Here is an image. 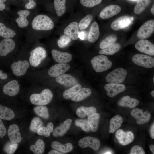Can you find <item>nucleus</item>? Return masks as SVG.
Masks as SVG:
<instances>
[{
    "label": "nucleus",
    "instance_id": "obj_1",
    "mask_svg": "<svg viewBox=\"0 0 154 154\" xmlns=\"http://www.w3.org/2000/svg\"><path fill=\"white\" fill-rule=\"evenodd\" d=\"M54 23L52 19L47 16L40 15L36 16L33 19L32 28L37 30H50L54 27Z\"/></svg>",
    "mask_w": 154,
    "mask_h": 154
},
{
    "label": "nucleus",
    "instance_id": "obj_2",
    "mask_svg": "<svg viewBox=\"0 0 154 154\" xmlns=\"http://www.w3.org/2000/svg\"><path fill=\"white\" fill-rule=\"evenodd\" d=\"M53 97L51 91L48 89L43 90L40 94L34 93L30 96L31 103L34 105H45L49 104Z\"/></svg>",
    "mask_w": 154,
    "mask_h": 154
},
{
    "label": "nucleus",
    "instance_id": "obj_3",
    "mask_svg": "<svg viewBox=\"0 0 154 154\" xmlns=\"http://www.w3.org/2000/svg\"><path fill=\"white\" fill-rule=\"evenodd\" d=\"M94 70L96 72H102L110 68L112 66V62L108 57L103 55L96 56L91 61Z\"/></svg>",
    "mask_w": 154,
    "mask_h": 154
},
{
    "label": "nucleus",
    "instance_id": "obj_4",
    "mask_svg": "<svg viewBox=\"0 0 154 154\" xmlns=\"http://www.w3.org/2000/svg\"><path fill=\"white\" fill-rule=\"evenodd\" d=\"M46 52L44 48L42 47H37L30 52L29 64L33 67H37L46 58Z\"/></svg>",
    "mask_w": 154,
    "mask_h": 154
},
{
    "label": "nucleus",
    "instance_id": "obj_5",
    "mask_svg": "<svg viewBox=\"0 0 154 154\" xmlns=\"http://www.w3.org/2000/svg\"><path fill=\"white\" fill-rule=\"evenodd\" d=\"M127 72L122 68H117L108 74L105 77L106 81L109 83L120 84L124 80Z\"/></svg>",
    "mask_w": 154,
    "mask_h": 154
},
{
    "label": "nucleus",
    "instance_id": "obj_6",
    "mask_svg": "<svg viewBox=\"0 0 154 154\" xmlns=\"http://www.w3.org/2000/svg\"><path fill=\"white\" fill-rule=\"evenodd\" d=\"M154 31V20L146 21L139 29L137 36L140 39H145L150 37Z\"/></svg>",
    "mask_w": 154,
    "mask_h": 154
},
{
    "label": "nucleus",
    "instance_id": "obj_7",
    "mask_svg": "<svg viewBox=\"0 0 154 154\" xmlns=\"http://www.w3.org/2000/svg\"><path fill=\"white\" fill-rule=\"evenodd\" d=\"M132 60L135 64L145 68H151L154 66V58L146 55H135L132 58Z\"/></svg>",
    "mask_w": 154,
    "mask_h": 154
},
{
    "label": "nucleus",
    "instance_id": "obj_8",
    "mask_svg": "<svg viewBox=\"0 0 154 154\" xmlns=\"http://www.w3.org/2000/svg\"><path fill=\"white\" fill-rule=\"evenodd\" d=\"M131 115L136 120L137 123L142 125L148 122L151 118V114L148 111L143 112V110L138 108L133 109L131 112Z\"/></svg>",
    "mask_w": 154,
    "mask_h": 154
},
{
    "label": "nucleus",
    "instance_id": "obj_9",
    "mask_svg": "<svg viewBox=\"0 0 154 154\" xmlns=\"http://www.w3.org/2000/svg\"><path fill=\"white\" fill-rule=\"evenodd\" d=\"M115 135L119 143L123 146L130 144L134 139V135L132 132L129 131L125 132L121 129L117 130Z\"/></svg>",
    "mask_w": 154,
    "mask_h": 154
},
{
    "label": "nucleus",
    "instance_id": "obj_10",
    "mask_svg": "<svg viewBox=\"0 0 154 154\" xmlns=\"http://www.w3.org/2000/svg\"><path fill=\"white\" fill-rule=\"evenodd\" d=\"M81 147L85 148L89 147L94 151L97 150L100 145L99 140L96 138L90 136L85 137L80 139L78 142Z\"/></svg>",
    "mask_w": 154,
    "mask_h": 154
},
{
    "label": "nucleus",
    "instance_id": "obj_11",
    "mask_svg": "<svg viewBox=\"0 0 154 154\" xmlns=\"http://www.w3.org/2000/svg\"><path fill=\"white\" fill-rule=\"evenodd\" d=\"M29 66V63L27 60H19L13 62L11 68L13 74L19 76L24 75Z\"/></svg>",
    "mask_w": 154,
    "mask_h": 154
},
{
    "label": "nucleus",
    "instance_id": "obj_12",
    "mask_svg": "<svg viewBox=\"0 0 154 154\" xmlns=\"http://www.w3.org/2000/svg\"><path fill=\"white\" fill-rule=\"evenodd\" d=\"M135 47L141 52L150 55H154V45L147 40L142 39L139 41L135 44Z\"/></svg>",
    "mask_w": 154,
    "mask_h": 154
},
{
    "label": "nucleus",
    "instance_id": "obj_13",
    "mask_svg": "<svg viewBox=\"0 0 154 154\" xmlns=\"http://www.w3.org/2000/svg\"><path fill=\"white\" fill-rule=\"evenodd\" d=\"M132 19V17L129 16H121L116 19L112 23L111 28L115 31L120 30L128 26Z\"/></svg>",
    "mask_w": 154,
    "mask_h": 154
},
{
    "label": "nucleus",
    "instance_id": "obj_14",
    "mask_svg": "<svg viewBox=\"0 0 154 154\" xmlns=\"http://www.w3.org/2000/svg\"><path fill=\"white\" fill-rule=\"evenodd\" d=\"M104 89L107 92V95L110 97H113L126 89L125 86L123 84L108 83L104 86Z\"/></svg>",
    "mask_w": 154,
    "mask_h": 154
},
{
    "label": "nucleus",
    "instance_id": "obj_15",
    "mask_svg": "<svg viewBox=\"0 0 154 154\" xmlns=\"http://www.w3.org/2000/svg\"><path fill=\"white\" fill-rule=\"evenodd\" d=\"M70 67V66L67 64H57L50 68L48 72V74L51 77H56L64 73L69 70Z\"/></svg>",
    "mask_w": 154,
    "mask_h": 154
},
{
    "label": "nucleus",
    "instance_id": "obj_16",
    "mask_svg": "<svg viewBox=\"0 0 154 154\" xmlns=\"http://www.w3.org/2000/svg\"><path fill=\"white\" fill-rule=\"evenodd\" d=\"M120 6L111 5L104 8L100 13V17L103 19H106L118 14L121 11Z\"/></svg>",
    "mask_w": 154,
    "mask_h": 154
},
{
    "label": "nucleus",
    "instance_id": "obj_17",
    "mask_svg": "<svg viewBox=\"0 0 154 154\" xmlns=\"http://www.w3.org/2000/svg\"><path fill=\"white\" fill-rule=\"evenodd\" d=\"M15 44L14 41L11 38H5L0 42V55L6 56L15 48Z\"/></svg>",
    "mask_w": 154,
    "mask_h": 154
},
{
    "label": "nucleus",
    "instance_id": "obj_18",
    "mask_svg": "<svg viewBox=\"0 0 154 154\" xmlns=\"http://www.w3.org/2000/svg\"><path fill=\"white\" fill-rule=\"evenodd\" d=\"M19 87L18 81L15 80H12L3 86V91L4 93L9 96H14L19 92Z\"/></svg>",
    "mask_w": 154,
    "mask_h": 154
},
{
    "label": "nucleus",
    "instance_id": "obj_19",
    "mask_svg": "<svg viewBox=\"0 0 154 154\" xmlns=\"http://www.w3.org/2000/svg\"><path fill=\"white\" fill-rule=\"evenodd\" d=\"M51 54L54 60L59 63H68L72 59V55L68 52H63L53 49L51 51Z\"/></svg>",
    "mask_w": 154,
    "mask_h": 154
},
{
    "label": "nucleus",
    "instance_id": "obj_20",
    "mask_svg": "<svg viewBox=\"0 0 154 154\" xmlns=\"http://www.w3.org/2000/svg\"><path fill=\"white\" fill-rule=\"evenodd\" d=\"M55 80L58 83L67 87H72L78 83L74 77L67 74H63L56 77Z\"/></svg>",
    "mask_w": 154,
    "mask_h": 154
},
{
    "label": "nucleus",
    "instance_id": "obj_21",
    "mask_svg": "<svg viewBox=\"0 0 154 154\" xmlns=\"http://www.w3.org/2000/svg\"><path fill=\"white\" fill-rule=\"evenodd\" d=\"M18 126L13 124L10 125L8 130L7 134L10 141L18 143L21 141L22 138Z\"/></svg>",
    "mask_w": 154,
    "mask_h": 154
},
{
    "label": "nucleus",
    "instance_id": "obj_22",
    "mask_svg": "<svg viewBox=\"0 0 154 154\" xmlns=\"http://www.w3.org/2000/svg\"><path fill=\"white\" fill-rule=\"evenodd\" d=\"M79 32L78 24L76 22L70 23L65 28L64 31V34L68 36L73 40L78 39Z\"/></svg>",
    "mask_w": 154,
    "mask_h": 154
},
{
    "label": "nucleus",
    "instance_id": "obj_23",
    "mask_svg": "<svg viewBox=\"0 0 154 154\" xmlns=\"http://www.w3.org/2000/svg\"><path fill=\"white\" fill-rule=\"evenodd\" d=\"M72 120L68 119L60 125L56 127L53 131V136L56 137L63 136L70 128L72 123Z\"/></svg>",
    "mask_w": 154,
    "mask_h": 154
},
{
    "label": "nucleus",
    "instance_id": "obj_24",
    "mask_svg": "<svg viewBox=\"0 0 154 154\" xmlns=\"http://www.w3.org/2000/svg\"><path fill=\"white\" fill-rule=\"evenodd\" d=\"M100 34L98 25L95 21L92 24L88 36V40L90 43H94L98 39Z\"/></svg>",
    "mask_w": 154,
    "mask_h": 154
},
{
    "label": "nucleus",
    "instance_id": "obj_25",
    "mask_svg": "<svg viewBox=\"0 0 154 154\" xmlns=\"http://www.w3.org/2000/svg\"><path fill=\"white\" fill-rule=\"evenodd\" d=\"M17 13L19 17L16 19L15 21L19 26L21 28L27 27L29 22L26 18L29 15L30 11L27 10H20L17 12Z\"/></svg>",
    "mask_w": 154,
    "mask_h": 154
},
{
    "label": "nucleus",
    "instance_id": "obj_26",
    "mask_svg": "<svg viewBox=\"0 0 154 154\" xmlns=\"http://www.w3.org/2000/svg\"><path fill=\"white\" fill-rule=\"evenodd\" d=\"M139 103V101L137 99L131 98L129 96H126L121 98L118 103L120 106L133 108L138 105Z\"/></svg>",
    "mask_w": 154,
    "mask_h": 154
},
{
    "label": "nucleus",
    "instance_id": "obj_27",
    "mask_svg": "<svg viewBox=\"0 0 154 154\" xmlns=\"http://www.w3.org/2000/svg\"><path fill=\"white\" fill-rule=\"evenodd\" d=\"M123 122V118L121 116L117 115L113 117L110 120L109 132L114 133L121 126Z\"/></svg>",
    "mask_w": 154,
    "mask_h": 154
},
{
    "label": "nucleus",
    "instance_id": "obj_28",
    "mask_svg": "<svg viewBox=\"0 0 154 154\" xmlns=\"http://www.w3.org/2000/svg\"><path fill=\"white\" fill-rule=\"evenodd\" d=\"M51 146L54 150L60 151L62 153L70 152L73 148V145L70 143H68L65 144H62L57 141H53L52 143Z\"/></svg>",
    "mask_w": 154,
    "mask_h": 154
},
{
    "label": "nucleus",
    "instance_id": "obj_29",
    "mask_svg": "<svg viewBox=\"0 0 154 154\" xmlns=\"http://www.w3.org/2000/svg\"><path fill=\"white\" fill-rule=\"evenodd\" d=\"M96 108L94 107H80L76 110V113L78 117L81 118H84L86 116H89L96 113Z\"/></svg>",
    "mask_w": 154,
    "mask_h": 154
},
{
    "label": "nucleus",
    "instance_id": "obj_30",
    "mask_svg": "<svg viewBox=\"0 0 154 154\" xmlns=\"http://www.w3.org/2000/svg\"><path fill=\"white\" fill-rule=\"evenodd\" d=\"M15 117L13 111L10 108L0 104V119L6 120H11Z\"/></svg>",
    "mask_w": 154,
    "mask_h": 154
},
{
    "label": "nucleus",
    "instance_id": "obj_31",
    "mask_svg": "<svg viewBox=\"0 0 154 154\" xmlns=\"http://www.w3.org/2000/svg\"><path fill=\"white\" fill-rule=\"evenodd\" d=\"M100 117V114L96 113L88 117L87 121L92 131L95 132L97 131Z\"/></svg>",
    "mask_w": 154,
    "mask_h": 154
},
{
    "label": "nucleus",
    "instance_id": "obj_32",
    "mask_svg": "<svg viewBox=\"0 0 154 154\" xmlns=\"http://www.w3.org/2000/svg\"><path fill=\"white\" fill-rule=\"evenodd\" d=\"M91 90L90 89L83 88L74 96L71 98V100L75 102L81 101L89 96L91 94Z\"/></svg>",
    "mask_w": 154,
    "mask_h": 154
},
{
    "label": "nucleus",
    "instance_id": "obj_33",
    "mask_svg": "<svg viewBox=\"0 0 154 154\" xmlns=\"http://www.w3.org/2000/svg\"><path fill=\"white\" fill-rule=\"evenodd\" d=\"M121 45L118 43H114L108 47L102 49L99 52L101 54L111 55L117 52L120 49Z\"/></svg>",
    "mask_w": 154,
    "mask_h": 154
},
{
    "label": "nucleus",
    "instance_id": "obj_34",
    "mask_svg": "<svg viewBox=\"0 0 154 154\" xmlns=\"http://www.w3.org/2000/svg\"><path fill=\"white\" fill-rule=\"evenodd\" d=\"M45 144L44 141L39 139L34 145H31L30 149L35 154H41L44 153L45 150Z\"/></svg>",
    "mask_w": 154,
    "mask_h": 154
},
{
    "label": "nucleus",
    "instance_id": "obj_35",
    "mask_svg": "<svg viewBox=\"0 0 154 154\" xmlns=\"http://www.w3.org/2000/svg\"><path fill=\"white\" fill-rule=\"evenodd\" d=\"M81 85L77 84L65 90L63 93V97L66 99H69L74 96L81 89Z\"/></svg>",
    "mask_w": 154,
    "mask_h": 154
},
{
    "label": "nucleus",
    "instance_id": "obj_36",
    "mask_svg": "<svg viewBox=\"0 0 154 154\" xmlns=\"http://www.w3.org/2000/svg\"><path fill=\"white\" fill-rule=\"evenodd\" d=\"M66 0H54V6L57 15L59 17L62 15L66 10Z\"/></svg>",
    "mask_w": 154,
    "mask_h": 154
},
{
    "label": "nucleus",
    "instance_id": "obj_37",
    "mask_svg": "<svg viewBox=\"0 0 154 154\" xmlns=\"http://www.w3.org/2000/svg\"><path fill=\"white\" fill-rule=\"evenodd\" d=\"M16 34L13 30L7 27L3 23H0V36L5 38H13Z\"/></svg>",
    "mask_w": 154,
    "mask_h": 154
},
{
    "label": "nucleus",
    "instance_id": "obj_38",
    "mask_svg": "<svg viewBox=\"0 0 154 154\" xmlns=\"http://www.w3.org/2000/svg\"><path fill=\"white\" fill-rule=\"evenodd\" d=\"M33 111L38 116L45 119L49 118V114L47 108L44 105H38L34 107Z\"/></svg>",
    "mask_w": 154,
    "mask_h": 154
},
{
    "label": "nucleus",
    "instance_id": "obj_39",
    "mask_svg": "<svg viewBox=\"0 0 154 154\" xmlns=\"http://www.w3.org/2000/svg\"><path fill=\"white\" fill-rule=\"evenodd\" d=\"M151 0H138L134 9V12L137 14L142 13L148 6Z\"/></svg>",
    "mask_w": 154,
    "mask_h": 154
},
{
    "label": "nucleus",
    "instance_id": "obj_40",
    "mask_svg": "<svg viewBox=\"0 0 154 154\" xmlns=\"http://www.w3.org/2000/svg\"><path fill=\"white\" fill-rule=\"evenodd\" d=\"M117 39V37L115 35H109L101 42L99 47L102 49L106 48L115 43Z\"/></svg>",
    "mask_w": 154,
    "mask_h": 154
},
{
    "label": "nucleus",
    "instance_id": "obj_41",
    "mask_svg": "<svg viewBox=\"0 0 154 154\" xmlns=\"http://www.w3.org/2000/svg\"><path fill=\"white\" fill-rule=\"evenodd\" d=\"M54 125L52 122L49 123L46 127L42 126L37 131V133L40 135L48 137L53 131Z\"/></svg>",
    "mask_w": 154,
    "mask_h": 154
},
{
    "label": "nucleus",
    "instance_id": "obj_42",
    "mask_svg": "<svg viewBox=\"0 0 154 154\" xmlns=\"http://www.w3.org/2000/svg\"><path fill=\"white\" fill-rule=\"evenodd\" d=\"M43 125V122L39 117H36L32 120L29 127L30 131L33 133H36L38 129Z\"/></svg>",
    "mask_w": 154,
    "mask_h": 154
},
{
    "label": "nucleus",
    "instance_id": "obj_43",
    "mask_svg": "<svg viewBox=\"0 0 154 154\" xmlns=\"http://www.w3.org/2000/svg\"><path fill=\"white\" fill-rule=\"evenodd\" d=\"M93 19V16L88 14L82 19L78 24V27L80 30H83L87 28L90 25Z\"/></svg>",
    "mask_w": 154,
    "mask_h": 154
},
{
    "label": "nucleus",
    "instance_id": "obj_44",
    "mask_svg": "<svg viewBox=\"0 0 154 154\" xmlns=\"http://www.w3.org/2000/svg\"><path fill=\"white\" fill-rule=\"evenodd\" d=\"M75 125L80 127L84 131L89 132L90 130V126L87 121L84 119H77L74 121Z\"/></svg>",
    "mask_w": 154,
    "mask_h": 154
},
{
    "label": "nucleus",
    "instance_id": "obj_45",
    "mask_svg": "<svg viewBox=\"0 0 154 154\" xmlns=\"http://www.w3.org/2000/svg\"><path fill=\"white\" fill-rule=\"evenodd\" d=\"M18 147L17 143H13L11 141H9L5 145L3 150L7 154H13L15 151Z\"/></svg>",
    "mask_w": 154,
    "mask_h": 154
},
{
    "label": "nucleus",
    "instance_id": "obj_46",
    "mask_svg": "<svg viewBox=\"0 0 154 154\" xmlns=\"http://www.w3.org/2000/svg\"><path fill=\"white\" fill-rule=\"evenodd\" d=\"M71 38L68 36L64 34L62 35L60 39L58 40V44L59 46L63 48L67 46L70 42Z\"/></svg>",
    "mask_w": 154,
    "mask_h": 154
},
{
    "label": "nucleus",
    "instance_id": "obj_47",
    "mask_svg": "<svg viewBox=\"0 0 154 154\" xmlns=\"http://www.w3.org/2000/svg\"><path fill=\"white\" fill-rule=\"evenodd\" d=\"M102 0H80L81 4L87 7H91L101 3Z\"/></svg>",
    "mask_w": 154,
    "mask_h": 154
},
{
    "label": "nucleus",
    "instance_id": "obj_48",
    "mask_svg": "<svg viewBox=\"0 0 154 154\" xmlns=\"http://www.w3.org/2000/svg\"><path fill=\"white\" fill-rule=\"evenodd\" d=\"M130 154H145V153L143 149L138 145L133 146L131 149Z\"/></svg>",
    "mask_w": 154,
    "mask_h": 154
},
{
    "label": "nucleus",
    "instance_id": "obj_49",
    "mask_svg": "<svg viewBox=\"0 0 154 154\" xmlns=\"http://www.w3.org/2000/svg\"><path fill=\"white\" fill-rule=\"evenodd\" d=\"M7 133V130L2 121L0 119V137L2 138Z\"/></svg>",
    "mask_w": 154,
    "mask_h": 154
},
{
    "label": "nucleus",
    "instance_id": "obj_50",
    "mask_svg": "<svg viewBox=\"0 0 154 154\" xmlns=\"http://www.w3.org/2000/svg\"><path fill=\"white\" fill-rule=\"evenodd\" d=\"M36 6V3L33 0H29L28 3H26L25 6V8L27 9L34 8Z\"/></svg>",
    "mask_w": 154,
    "mask_h": 154
},
{
    "label": "nucleus",
    "instance_id": "obj_51",
    "mask_svg": "<svg viewBox=\"0 0 154 154\" xmlns=\"http://www.w3.org/2000/svg\"><path fill=\"white\" fill-rule=\"evenodd\" d=\"M6 0H0V11L3 10L5 7V5L4 2Z\"/></svg>",
    "mask_w": 154,
    "mask_h": 154
},
{
    "label": "nucleus",
    "instance_id": "obj_52",
    "mask_svg": "<svg viewBox=\"0 0 154 154\" xmlns=\"http://www.w3.org/2000/svg\"><path fill=\"white\" fill-rule=\"evenodd\" d=\"M150 134L151 137L154 139V123L152 124L150 129Z\"/></svg>",
    "mask_w": 154,
    "mask_h": 154
},
{
    "label": "nucleus",
    "instance_id": "obj_53",
    "mask_svg": "<svg viewBox=\"0 0 154 154\" xmlns=\"http://www.w3.org/2000/svg\"><path fill=\"white\" fill-rule=\"evenodd\" d=\"M85 33L84 31L79 32L78 37L82 40H84L85 37Z\"/></svg>",
    "mask_w": 154,
    "mask_h": 154
},
{
    "label": "nucleus",
    "instance_id": "obj_54",
    "mask_svg": "<svg viewBox=\"0 0 154 154\" xmlns=\"http://www.w3.org/2000/svg\"><path fill=\"white\" fill-rule=\"evenodd\" d=\"M7 77V74L5 73H3L2 71L0 70V79H5Z\"/></svg>",
    "mask_w": 154,
    "mask_h": 154
},
{
    "label": "nucleus",
    "instance_id": "obj_55",
    "mask_svg": "<svg viewBox=\"0 0 154 154\" xmlns=\"http://www.w3.org/2000/svg\"><path fill=\"white\" fill-rule=\"evenodd\" d=\"M48 154H64L63 153H62L60 152H59L57 150H51L48 153Z\"/></svg>",
    "mask_w": 154,
    "mask_h": 154
},
{
    "label": "nucleus",
    "instance_id": "obj_56",
    "mask_svg": "<svg viewBox=\"0 0 154 154\" xmlns=\"http://www.w3.org/2000/svg\"><path fill=\"white\" fill-rule=\"evenodd\" d=\"M150 150L154 154V146L153 145L151 144L149 146Z\"/></svg>",
    "mask_w": 154,
    "mask_h": 154
},
{
    "label": "nucleus",
    "instance_id": "obj_57",
    "mask_svg": "<svg viewBox=\"0 0 154 154\" xmlns=\"http://www.w3.org/2000/svg\"><path fill=\"white\" fill-rule=\"evenodd\" d=\"M151 12L152 14L154 15V4H153L151 9Z\"/></svg>",
    "mask_w": 154,
    "mask_h": 154
},
{
    "label": "nucleus",
    "instance_id": "obj_58",
    "mask_svg": "<svg viewBox=\"0 0 154 154\" xmlns=\"http://www.w3.org/2000/svg\"><path fill=\"white\" fill-rule=\"evenodd\" d=\"M151 94L152 96L154 97V90L152 91L151 92Z\"/></svg>",
    "mask_w": 154,
    "mask_h": 154
},
{
    "label": "nucleus",
    "instance_id": "obj_59",
    "mask_svg": "<svg viewBox=\"0 0 154 154\" xmlns=\"http://www.w3.org/2000/svg\"><path fill=\"white\" fill-rule=\"evenodd\" d=\"M153 82H154V77H153Z\"/></svg>",
    "mask_w": 154,
    "mask_h": 154
},
{
    "label": "nucleus",
    "instance_id": "obj_60",
    "mask_svg": "<svg viewBox=\"0 0 154 154\" xmlns=\"http://www.w3.org/2000/svg\"></svg>",
    "mask_w": 154,
    "mask_h": 154
},
{
    "label": "nucleus",
    "instance_id": "obj_61",
    "mask_svg": "<svg viewBox=\"0 0 154 154\" xmlns=\"http://www.w3.org/2000/svg\"></svg>",
    "mask_w": 154,
    "mask_h": 154
}]
</instances>
